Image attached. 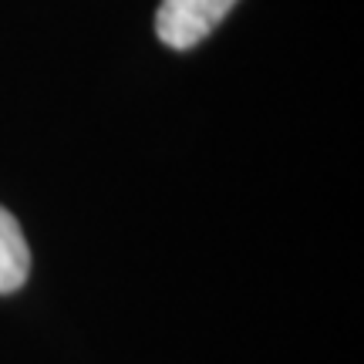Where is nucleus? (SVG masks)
<instances>
[{
  "label": "nucleus",
  "instance_id": "obj_1",
  "mask_svg": "<svg viewBox=\"0 0 364 364\" xmlns=\"http://www.w3.org/2000/svg\"><path fill=\"white\" fill-rule=\"evenodd\" d=\"M236 0H162L156 11V34L172 51H189L206 41Z\"/></svg>",
  "mask_w": 364,
  "mask_h": 364
},
{
  "label": "nucleus",
  "instance_id": "obj_2",
  "mask_svg": "<svg viewBox=\"0 0 364 364\" xmlns=\"http://www.w3.org/2000/svg\"><path fill=\"white\" fill-rule=\"evenodd\" d=\"M31 273V250L21 233V223L0 206V294L21 290Z\"/></svg>",
  "mask_w": 364,
  "mask_h": 364
}]
</instances>
